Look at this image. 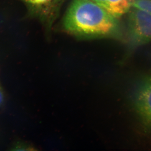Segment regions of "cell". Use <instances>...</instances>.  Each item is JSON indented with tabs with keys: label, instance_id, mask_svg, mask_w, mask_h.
<instances>
[{
	"label": "cell",
	"instance_id": "obj_1",
	"mask_svg": "<svg viewBox=\"0 0 151 151\" xmlns=\"http://www.w3.org/2000/svg\"><path fill=\"white\" fill-rule=\"evenodd\" d=\"M63 24L68 32L78 37L122 38L118 19L92 0H73Z\"/></svg>",
	"mask_w": 151,
	"mask_h": 151
},
{
	"label": "cell",
	"instance_id": "obj_2",
	"mask_svg": "<svg viewBox=\"0 0 151 151\" xmlns=\"http://www.w3.org/2000/svg\"><path fill=\"white\" fill-rule=\"evenodd\" d=\"M127 37L130 52L151 42V14L134 8L129 12Z\"/></svg>",
	"mask_w": 151,
	"mask_h": 151
},
{
	"label": "cell",
	"instance_id": "obj_3",
	"mask_svg": "<svg viewBox=\"0 0 151 151\" xmlns=\"http://www.w3.org/2000/svg\"><path fill=\"white\" fill-rule=\"evenodd\" d=\"M133 105L140 119L151 128V76L141 78L133 92Z\"/></svg>",
	"mask_w": 151,
	"mask_h": 151
},
{
	"label": "cell",
	"instance_id": "obj_4",
	"mask_svg": "<svg viewBox=\"0 0 151 151\" xmlns=\"http://www.w3.org/2000/svg\"><path fill=\"white\" fill-rule=\"evenodd\" d=\"M44 20H50L54 17L61 0H23Z\"/></svg>",
	"mask_w": 151,
	"mask_h": 151
},
{
	"label": "cell",
	"instance_id": "obj_5",
	"mask_svg": "<svg viewBox=\"0 0 151 151\" xmlns=\"http://www.w3.org/2000/svg\"><path fill=\"white\" fill-rule=\"evenodd\" d=\"M133 0H106L104 9L116 18L129 13Z\"/></svg>",
	"mask_w": 151,
	"mask_h": 151
},
{
	"label": "cell",
	"instance_id": "obj_6",
	"mask_svg": "<svg viewBox=\"0 0 151 151\" xmlns=\"http://www.w3.org/2000/svg\"><path fill=\"white\" fill-rule=\"evenodd\" d=\"M132 7L151 14V0H133Z\"/></svg>",
	"mask_w": 151,
	"mask_h": 151
},
{
	"label": "cell",
	"instance_id": "obj_7",
	"mask_svg": "<svg viewBox=\"0 0 151 151\" xmlns=\"http://www.w3.org/2000/svg\"><path fill=\"white\" fill-rule=\"evenodd\" d=\"M10 150L32 151L35 150L32 146L22 142H18L15 143L11 147Z\"/></svg>",
	"mask_w": 151,
	"mask_h": 151
},
{
	"label": "cell",
	"instance_id": "obj_8",
	"mask_svg": "<svg viewBox=\"0 0 151 151\" xmlns=\"http://www.w3.org/2000/svg\"><path fill=\"white\" fill-rule=\"evenodd\" d=\"M92 1L97 4L98 5L102 7L104 9V8H105L106 0H92Z\"/></svg>",
	"mask_w": 151,
	"mask_h": 151
},
{
	"label": "cell",
	"instance_id": "obj_9",
	"mask_svg": "<svg viewBox=\"0 0 151 151\" xmlns=\"http://www.w3.org/2000/svg\"><path fill=\"white\" fill-rule=\"evenodd\" d=\"M4 100V92H3L2 88L0 85V106L3 104Z\"/></svg>",
	"mask_w": 151,
	"mask_h": 151
}]
</instances>
